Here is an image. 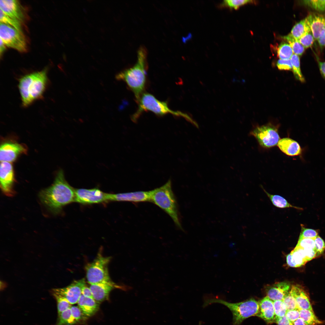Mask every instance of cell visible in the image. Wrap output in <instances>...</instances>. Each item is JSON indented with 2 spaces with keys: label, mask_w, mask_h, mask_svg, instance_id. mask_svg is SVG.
I'll use <instances>...</instances> for the list:
<instances>
[{
  "label": "cell",
  "mask_w": 325,
  "mask_h": 325,
  "mask_svg": "<svg viewBox=\"0 0 325 325\" xmlns=\"http://www.w3.org/2000/svg\"><path fill=\"white\" fill-rule=\"evenodd\" d=\"M75 189L66 180L62 170L57 173L53 184L40 191L39 198L51 213H60L66 205L75 202Z\"/></svg>",
  "instance_id": "6da1fadb"
},
{
  "label": "cell",
  "mask_w": 325,
  "mask_h": 325,
  "mask_svg": "<svg viewBox=\"0 0 325 325\" xmlns=\"http://www.w3.org/2000/svg\"><path fill=\"white\" fill-rule=\"evenodd\" d=\"M48 83L47 70L24 75L19 79L18 87L22 106L28 107L43 96Z\"/></svg>",
  "instance_id": "7a4b0ae2"
},
{
  "label": "cell",
  "mask_w": 325,
  "mask_h": 325,
  "mask_svg": "<svg viewBox=\"0 0 325 325\" xmlns=\"http://www.w3.org/2000/svg\"><path fill=\"white\" fill-rule=\"evenodd\" d=\"M146 52L143 47L138 53V60L132 67L120 72L116 76L118 80L126 83L134 94L137 102L143 93L146 82Z\"/></svg>",
  "instance_id": "3957f363"
},
{
  "label": "cell",
  "mask_w": 325,
  "mask_h": 325,
  "mask_svg": "<svg viewBox=\"0 0 325 325\" xmlns=\"http://www.w3.org/2000/svg\"><path fill=\"white\" fill-rule=\"evenodd\" d=\"M150 202L163 210L171 218L178 228L182 229L178 214L177 204L169 180L162 186L150 190Z\"/></svg>",
  "instance_id": "277c9868"
},
{
  "label": "cell",
  "mask_w": 325,
  "mask_h": 325,
  "mask_svg": "<svg viewBox=\"0 0 325 325\" xmlns=\"http://www.w3.org/2000/svg\"><path fill=\"white\" fill-rule=\"evenodd\" d=\"M213 303L222 304L230 309L233 314V325H240L246 318L257 316L259 312V302L253 299L232 303L218 298H210L205 301L203 306L205 307Z\"/></svg>",
  "instance_id": "5b68a950"
},
{
  "label": "cell",
  "mask_w": 325,
  "mask_h": 325,
  "mask_svg": "<svg viewBox=\"0 0 325 325\" xmlns=\"http://www.w3.org/2000/svg\"><path fill=\"white\" fill-rule=\"evenodd\" d=\"M137 102L138 104V109L132 117V120L135 121L143 112L146 111H150L160 116L170 114L182 117L185 119L188 116L186 113L172 110L169 107L166 102L160 101L149 93H143Z\"/></svg>",
  "instance_id": "8992f818"
},
{
  "label": "cell",
  "mask_w": 325,
  "mask_h": 325,
  "mask_svg": "<svg viewBox=\"0 0 325 325\" xmlns=\"http://www.w3.org/2000/svg\"><path fill=\"white\" fill-rule=\"evenodd\" d=\"M111 258L110 257L104 256L99 252L92 262L86 265L85 269L89 283L91 284L111 280L108 269Z\"/></svg>",
  "instance_id": "52a82bcc"
},
{
  "label": "cell",
  "mask_w": 325,
  "mask_h": 325,
  "mask_svg": "<svg viewBox=\"0 0 325 325\" xmlns=\"http://www.w3.org/2000/svg\"><path fill=\"white\" fill-rule=\"evenodd\" d=\"M0 38L8 47L21 52L26 51V40L22 31L1 22L0 23Z\"/></svg>",
  "instance_id": "ba28073f"
},
{
  "label": "cell",
  "mask_w": 325,
  "mask_h": 325,
  "mask_svg": "<svg viewBox=\"0 0 325 325\" xmlns=\"http://www.w3.org/2000/svg\"><path fill=\"white\" fill-rule=\"evenodd\" d=\"M259 144L264 148H269L277 144L280 140L277 127L270 124L258 126L251 132Z\"/></svg>",
  "instance_id": "9c48e42d"
},
{
  "label": "cell",
  "mask_w": 325,
  "mask_h": 325,
  "mask_svg": "<svg viewBox=\"0 0 325 325\" xmlns=\"http://www.w3.org/2000/svg\"><path fill=\"white\" fill-rule=\"evenodd\" d=\"M108 194L96 187L75 189V202L84 205L107 202Z\"/></svg>",
  "instance_id": "30bf717a"
},
{
  "label": "cell",
  "mask_w": 325,
  "mask_h": 325,
  "mask_svg": "<svg viewBox=\"0 0 325 325\" xmlns=\"http://www.w3.org/2000/svg\"><path fill=\"white\" fill-rule=\"evenodd\" d=\"M0 181L2 192L8 197L14 196L16 193L14 187L15 179L13 167L10 162H1Z\"/></svg>",
  "instance_id": "8fae6325"
},
{
  "label": "cell",
  "mask_w": 325,
  "mask_h": 325,
  "mask_svg": "<svg viewBox=\"0 0 325 325\" xmlns=\"http://www.w3.org/2000/svg\"><path fill=\"white\" fill-rule=\"evenodd\" d=\"M86 285L85 279L74 280L68 286L62 288L54 289L51 292L55 293L65 297L71 305L77 303L82 294V289Z\"/></svg>",
  "instance_id": "7c38bea8"
},
{
  "label": "cell",
  "mask_w": 325,
  "mask_h": 325,
  "mask_svg": "<svg viewBox=\"0 0 325 325\" xmlns=\"http://www.w3.org/2000/svg\"><path fill=\"white\" fill-rule=\"evenodd\" d=\"M127 286H119L111 280L91 284L90 288L93 298L100 304L109 299L111 291L115 288L127 289Z\"/></svg>",
  "instance_id": "4fadbf2b"
},
{
  "label": "cell",
  "mask_w": 325,
  "mask_h": 325,
  "mask_svg": "<svg viewBox=\"0 0 325 325\" xmlns=\"http://www.w3.org/2000/svg\"><path fill=\"white\" fill-rule=\"evenodd\" d=\"M26 152V148L23 145L14 142L4 143L0 146V161L12 162L19 155Z\"/></svg>",
  "instance_id": "5bb4252c"
},
{
  "label": "cell",
  "mask_w": 325,
  "mask_h": 325,
  "mask_svg": "<svg viewBox=\"0 0 325 325\" xmlns=\"http://www.w3.org/2000/svg\"><path fill=\"white\" fill-rule=\"evenodd\" d=\"M108 201H125L134 203L150 202V191H140L132 192L109 193Z\"/></svg>",
  "instance_id": "9a60e30c"
},
{
  "label": "cell",
  "mask_w": 325,
  "mask_h": 325,
  "mask_svg": "<svg viewBox=\"0 0 325 325\" xmlns=\"http://www.w3.org/2000/svg\"><path fill=\"white\" fill-rule=\"evenodd\" d=\"M0 8L5 14L12 18L21 22L24 19V13L18 1L1 0Z\"/></svg>",
  "instance_id": "2e32d148"
},
{
  "label": "cell",
  "mask_w": 325,
  "mask_h": 325,
  "mask_svg": "<svg viewBox=\"0 0 325 325\" xmlns=\"http://www.w3.org/2000/svg\"><path fill=\"white\" fill-rule=\"evenodd\" d=\"M290 285L288 282H281L268 286L266 289L267 296L273 301L283 300L290 291Z\"/></svg>",
  "instance_id": "e0dca14e"
},
{
  "label": "cell",
  "mask_w": 325,
  "mask_h": 325,
  "mask_svg": "<svg viewBox=\"0 0 325 325\" xmlns=\"http://www.w3.org/2000/svg\"><path fill=\"white\" fill-rule=\"evenodd\" d=\"M306 18L315 39L317 40L325 28V14L312 13Z\"/></svg>",
  "instance_id": "ac0fdd59"
},
{
  "label": "cell",
  "mask_w": 325,
  "mask_h": 325,
  "mask_svg": "<svg viewBox=\"0 0 325 325\" xmlns=\"http://www.w3.org/2000/svg\"><path fill=\"white\" fill-rule=\"evenodd\" d=\"M258 302L259 310L257 316L268 323L274 322L275 315L273 301L266 296Z\"/></svg>",
  "instance_id": "d6986e66"
},
{
  "label": "cell",
  "mask_w": 325,
  "mask_h": 325,
  "mask_svg": "<svg viewBox=\"0 0 325 325\" xmlns=\"http://www.w3.org/2000/svg\"><path fill=\"white\" fill-rule=\"evenodd\" d=\"M290 292L296 300L299 309L313 310L308 296L300 286L292 285Z\"/></svg>",
  "instance_id": "ffe728a7"
},
{
  "label": "cell",
  "mask_w": 325,
  "mask_h": 325,
  "mask_svg": "<svg viewBox=\"0 0 325 325\" xmlns=\"http://www.w3.org/2000/svg\"><path fill=\"white\" fill-rule=\"evenodd\" d=\"M277 146L282 152L289 156H298L302 153V149L298 142L289 138L280 140Z\"/></svg>",
  "instance_id": "44dd1931"
},
{
  "label": "cell",
  "mask_w": 325,
  "mask_h": 325,
  "mask_svg": "<svg viewBox=\"0 0 325 325\" xmlns=\"http://www.w3.org/2000/svg\"><path fill=\"white\" fill-rule=\"evenodd\" d=\"M77 303L83 313L88 318L94 314L99 308L100 303L94 298L86 297L82 294Z\"/></svg>",
  "instance_id": "7402d4cb"
},
{
  "label": "cell",
  "mask_w": 325,
  "mask_h": 325,
  "mask_svg": "<svg viewBox=\"0 0 325 325\" xmlns=\"http://www.w3.org/2000/svg\"><path fill=\"white\" fill-rule=\"evenodd\" d=\"M287 265L292 267H299L305 265L308 261L304 250L296 246L286 256Z\"/></svg>",
  "instance_id": "603a6c76"
},
{
  "label": "cell",
  "mask_w": 325,
  "mask_h": 325,
  "mask_svg": "<svg viewBox=\"0 0 325 325\" xmlns=\"http://www.w3.org/2000/svg\"><path fill=\"white\" fill-rule=\"evenodd\" d=\"M262 188L266 195L275 206L280 208H294L302 210L301 208L296 206L290 203L284 198L278 195L272 194L268 193L262 187Z\"/></svg>",
  "instance_id": "cb8c5ba5"
},
{
  "label": "cell",
  "mask_w": 325,
  "mask_h": 325,
  "mask_svg": "<svg viewBox=\"0 0 325 325\" xmlns=\"http://www.w3.org/2000/svg\"><path fill=\"white\" fill-rule=\"evenodd\" d=\"M311 31L306 18L296 23L293 27L290 34L298 40L302 36Z\"/></svg>",
  "instance_id": "d4e9b609"
},
{
  "label": "cell",
  "mask_w": 325,
  "mask_h": 325,
  "mask_svg": "<svg viewBox=\"0 0 325 325\" xmlns=\"http://www.w3.org/2000/svg\"><path fill=\"white\" fill-rule=\"evenodd\" d=\"M300 317L309 325H317L322 323L315 315L313 310L299 309Z\"/></svg>",
  "instance_id": "484cf974"
},
{
  "label": "cell",
  "mask_w": 325,
  "mask_h": 325,
  "mask_svg": "<svg viewBox=\"0 0 325 325\" xmlns=\"http://www.w3.org/2000/svg\"><path fill=\"white\" fill-rule=\"evenodd\" d=\"M294 75L295 78L301 82H305L300 69V58L298 55L293 54L290 58Z\"/></svg>",
  "instance_id": "4316f807"
},
{
  "label": "cell",
  "mask_w": 325,
  "mask_h": 325,
  "mask_svg": "<svg viewBox=\"0 0 325 325\" xmlns=\"http://www.w3.org/2000/svg\"><path fill=\"white\" fill-rule=\"evenodd\" d=\"M283 38L288 42L292 49L294 54L298 56L302 54L305 48L298 40L294 38L290 33L284 36Z\"/></svg>",
  "instance_id": "83f0119b"
},
{
  "label": "cell",
  "mask_w": 325,
  "mask_h": 325,
  "mask_svg": "<svg viewBox=\"0 0 325 325\" xmlns=\"http://www.w3.org/2000/svg\"><path fill=\"white\" fill-rule=\"evenodd\" d=\"M70 308L58 315V320L55 325H72L77 324L72 315Z\"/></svg>",
  "instance_id": "f1b7e54d"
},
{
  "label": "cell",
  "mask_w": 325,
  "mask_h": 325,
  "mask_svg": "<svg viewBox=\"0 0 325 325\" xmlns=\"http://www.w3.org/2000/svg\"><path fill=\"white\" fill-rule=\"evenodd\" d=\"M277 56L280 59H290L293 54L292 49L290 45L285 42L281 43L279 46L277 51Z\"/></svg>",
  "instance_id": "f546056e"
},
{
  "label": "cell",
  "mask_w": 325,
  "mask_h": 325,
  "mask_svg": "<svg viewBox=\"0 0 325 325\" xmlns=\"http://www.w3.org/2000/svg\"><path fill=\"white\" fill-rule=\"evenodd\" d=\"M51 293L56 300L58 315L71 307V304L65 297L55 293Z\"/></svg>",
  "instance_id": "4dcf8cb0"
},
{
  "label": "cell",
  "mask_w": 325,
  "mask_h": 325,
  "mask_svg": "<svg viewBox=\"0 0 325 325\" xmlns=\"http://www.w3.org/2000/svg\"><path fill=\"white\" fill-rule=\"evenodd\" d=\"M0 21L1 23L10 25L19 31H22L21 22L8 16L1 9Z\"/></svg>",
  "instance_id": "1f68e13d"
},
{
  "label": "cell",
  "mask_w": 325,
  "mask_h": 325,
  "mask_svg": "<svg viewBox=\"0 0 325 325\" xmlns=\"http://www.w3.org/2000/svg\"><path fill=\"white\" fill-rule=\"evenodd\" d=\"M252 2L249 0H225L220 4L219 7L237 9L242 5Z\"/></svg>",
  "instance_id": "d6a6232c"
},
{
  "label": "cell",
  "mask_w": 325,
  "mask_h": 325,
  "mask_svg": "<svg viewBox=\"0 0 325 325\" xmlns=\"http://www.w3.org/2000/svg\"><path fill=\"white\" fill-rule=\"evenodd\" d=\"M273 301L275 315V321L277 319L286 315L287 310L283 300Z\"/></svg>",
  "instance_id": "836d02e7"
},
{
  "label": "cell",
  "mask_w": 325,
  "mask_h": 325,
  "mask_svg": "<svg viewBox=\"0 0 325 325\" xmlns=\"http://www.w3.org/2000/svg\"><path fill=\"white\" fill-rule=\"evenodd\" d=\"M303 4L316 11H325V0H311L303 1Z\"/></svg>",
  "instance_id": "e575fe53"
},
{
  "label": "cell",
  "mask_w": 325,
  "mask_h": 325,
  "mask_svg": "<svg viewBox=\"0 0 325 325\" xmlns=\"http://www.w3.org/2000/svg\"><path fill=\"white\" fill-rule=\"evenodd\" d=\"M70 308L72 315L77 323L84 322L88 318L85 315L78 306H72Z\"/></svg>",
  "instance_id": "d590c367"
},
{
  "label": "cell",
  "mask_w": 325,
  "mask_h": 325,
  "mask_svg": "<svg viewBox=\"0 0 325 325\" xmlns=\"http://www.w3.org/2000/svg\"><path fill=\"white\" fill-rule=\"evenodd\" d=\"M301 225V229L299 239L308 238L314 239L318 236L317 231L305 228L302 224Z\"/></svg>",
  "instance_id": "8d00e7d4"
},
{
  "label": "cell",
  "mask_w": 325,
  "mask_h": 325,
  "mask_svg": "<svg viewBox=\"0 0 325 325\" xmlns=\"http://www.w3.org/2000/svg\"><path fill=\"white\" fill-rule=\"evenodd\" d=\"M315 39L311 31L307 32L298 40L305 48L310 47Z\"/></svg>",
  "instance_id": "74e56055"
},
{
  "label": "cell",
  "mask_w": 325,
  "mask_h": 325,
  "mask_svg": "<svg viewBox=\"0 0 325 325\" xmlns=\"http://www.w3.org/2000/svg\"><path fill=\"white\" fill-rule=\"evenodd\" d=\"M287 311L298 309L296 300L291 294L290 290L283 300Z\"/></svg>",
  "instance_id": "f35d334b"
},
{
  "label": "cell",
  "mask_w": 325,
  "mask_h": 325,
  "mask_svg": "<svg viewBox=\"0 0 325 325\" xmlns=\"http://www.w3.org/2000/svg\"><path fill=\"white\" fill-rule=\"evenodd\" d=\"M296 246L303 249H313L316 250L314 239L303 238L299 239Z\"/></svg>",
  "instance_id": "ab89813d"
},
{
  "label": "cell",
  "mask_w": 325,
  "mask_h": 325,
  "mask_svg": "<svg viewBox=\"0 0 325 325\" xmlns=\"http://www.w3.org/2000/svg\"><path fill=\"white\" fill-rule=\"evenodd\" d=\"M317 257L322 254L325 249V243L323 240L319 236L314 239Z\"/></svg>",
  "instance_id": "60d3db41"
},
{
  "label": "cell",
  "mask_w": 325,
  "mask_h": 325,
  "mask_svg": "<svg viewBox=\"0 0 325 325\" xmlns=\"http://www.w3.org/2000/svg\"><path fill=\"white\" fill-rule=\"evenodd\" d=\"M277 65L280 70H292V66L290 59L282 60L279 59L277 61Z\"/></svg>",
  "instance_id": "b9f144b4"
},
{
  "label": "cell",
  "mask_w": 325,
  "mask_h": 325,
  "mask_svg": "<svg viewBox=\"0 0 325 325\" xmlns=\"http://www.w3.org/2000/svg\"><path fill=\"white\" fill-rule=\"evenodd\" d=\"M286 316L292 323L300 317L299 310V309L287 311Z\"/></svg>",
  "instance_id": "7bdbcfd3"
},
{
  "label": "cell",
  "mask_w": 325,
  "mask_h": 325,
  "mask_svg": "<svg viewBox=\"0 0 325 325\" xmlns=\"http://www.w3.org/2000/svg\"><path fill=\"white\" fill-rule=\"evenodd\" d=\"M274 322L277 325H293L292 323L288 320L286 315L277 319L275 320Z\"/></svg>",
  "instance_id": "ee69618b"
},
{
  "label": "cell",
  "mask_w": 325,
  "mask_h": 325,
  "mask_svg": "<svg viewBox=\"0 0 325 325\" xmlns=\"http://www.w3.org/2000/svg\"><path fill=\"white\" fill-rule=\"evenodd\" d=\"M81 293L82 295L86 297L93 298L92 292L90 288L87 286L86 285L82 288Z\"/></svg>",
  "instance_id": "f6af8a7d"
},
{
  "label": "cell",
  "mask_w": 325,
  "mask_h": 325,
  "mask_svg": "<svg viewBox=\"0 0 325 325\" xmlns=\"http://www.w3.org/2000/svg\"><path fill=\"white\" fill-rule=\"evenodd\" d=\"M317 40L321 48L325 47V28L322 31Z\"/></svg>",
  "instance_id": "bcb514c9"
},
{
  "label": "cell",
  "mask_w": 325,
  "mask_h": 325,
  "mask_svg": "<svg viewBox=\"0 0 325 325\" xmlns=\"http://www.w3.org/2000/svg\"><path fill=\"white\" fill-rule=\"evenodd\" d=\"M319 69L321 74L325 80V62L318 61Z\"/></svg>",
  "instance_id": "7dc6e473"
},
{
  "label": "cell",
  "mask_w": 325,
  "mask_h": 325,
  "mask_svg": "<svg viewBox=\"0 0 325 325\" xmlns=\"http://www.w3.org/2000/svg\"><path fill=\"white\" fill-rule=\"evenodd\" d=\"M293 325H309L302 318L299 317L292 323Z\"/></svg>",
  "instance_id": "c3c4849f"
},
{
  "label": "cell",
  "mask_w": 325,
  "mask_h": 325,
  "mask_svg": "<svg viewBox=\"0 0 325 325\" xmlns=\"http://www.w3.org/2000/svg\"><path fill=\"white\" fill-rule=\"evenodd\" d=\"M6 45L2 41V40L0 39V56H1L5 51L6 48Z\"/></svg>",
  "instance_id": "681fc988"
},
{
  "label": "cell",
  "mask_w": 325,
  "mask_h": 325,
  "mask_svg": "<svg viewBox=\"0 0 325 325\" xmlns=\"http://www.w3.org/2000/svg\"><path fill=\"white\" fill-rule=\"evenodd\" d=\"M198 325H201V323H200Z\"/></svg>",
  "instance_id": "f907efd6"
}]
</instances>
